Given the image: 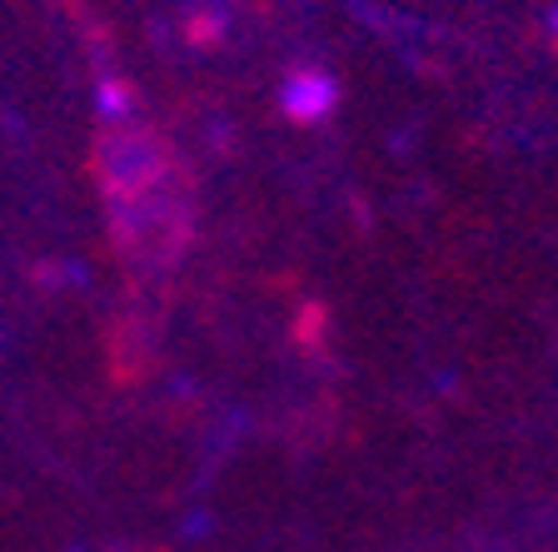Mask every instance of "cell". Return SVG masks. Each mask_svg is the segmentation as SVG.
<instances>
[{
	"mask_svg": "<svg viewBox=\"0 0 558 552\" xmlns=\"http://www.w3.org/2000/svg\"><path fill=\"white\" fill-rule=\"evenodd\" d=\"M116 244L135 269H170L185 254L195 234V195H190V174L174 164L160 184L140 189L130 199L110 205Z\"/></svg>",
	"mask_w": 558,
	"mask_h": 552,
	"instance_id": "cell-1",
	"label": "cell"
},
{
	"mask_svg": "<svg viewBox=\"0 0 558 552\" xmlns=\"http://www.w3.org/2000/svg\"><path fill=\"white\" fill-rule=\"evenodd\" d=\"M170 170H174V155L150 125L125 120V125H110L95 139V180H100V189H105V205L150 189V184H160Z\"/></svg>",
	"mask_w": 558,
	"mask_h": 552,
	"instance_id": "cell-2",
	"label": "cell"
},
{
	"mask_svg": "<svg viewBox=\"0 0 558 552\" xmlns=\"http://www.w3.org/2000/svg\"><path fill=\"white\" fill-rule=\"evenodd\" d=\"M279 100H284V110H290L294 120H319V115H329V105H335V81L319 75V70H300V75L284 81Z\"/></svg>",
	"mask_w": 558,
	"mask_h": 552,
	"instance_id": "cell-3",
	"label": "cell"
},
{
	"mask_svg": "<svg viewBox=\"0 0 558 552\" xmlns=\"http://www.w3.org/2000/svg\"><path fill=\"white\" fill-rule=\"evenodd\" d=\"M95 105H100V115L110 120V125H125V120H130V105H135V95H130L125 85L105 81V85H100V95H95Z\"/></svg>",
	"mask_w": 558,
	"mask_h": 552,
	"instance_id": "cell-4",
	"label": "cell"
},
{
	"mask_svg": "<svg viewBox=\"0 0 558 552\" xmlns=\"http://www.w3.org/2000/svg\"><path fill=\"white\" fill-rule=\"evenodd\" d=\"M554 30H558V11H554Z\"/></svg>",
	"mask_w": 558,
	"mask_h": 552,
	"instance_id": "cell-5",
	"label": "cell"
}]
</instances>
